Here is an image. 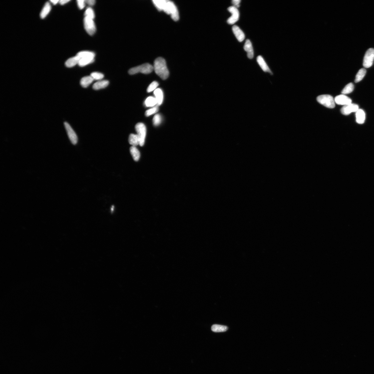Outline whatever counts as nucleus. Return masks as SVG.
I'll list each match as a JSON object with an SVG mask.
<instances>
[{
  "label": "nucleus",
  "mask_w": 374,
  "mask_h": 374,
  "mask_svg": "<svg viewBox=\"0 0 374 374\" xmlns=\"http://www.w3.org/2000/svg\"><path fill=\"white\" fill-rule=\"evenodd\" d=\"M161 117L160 114L155 115L153 119V124L154 125L156 126L160 125L161 122Z\"/></svg>",
  "instance_id": "nucleus-33"
},
{
  "label": "nucleus",
  "mask_w": 374,
  "mask_h": 374,
  "mask_svg": "<svg viewBox=\"0 0 374 374\" xmlns=\"http://www.w3.org/2000/svg\"><path fill=\"white\" fill-rule=\"evenodd\" d=\"M244 48L247 52V57L249 58L253 59L254 55V51H253L252 44L251 41L249 40H246Z\"/></svg>",
  "instance_id": "nucleus-13"
},
{
  "label": "nucleus",
  "mask_w": 374,
  "mask_h": 374,
  "mask_svg": "<svg viewBox=\"0 0 374 374\" xmlns=\"http://www.w3.org/2000/svg\"><path fill=\"white\" fill-rule=\"evenodd\" d=\"M96 1L95 0H86V3L88 5L92 6L95 4Z\"/></svg>",
  "instance_id": "nucleus-37"
},
{
  "label": "nucleus",
  "mask_w": 374,
  "mask_h": 374,
  "mask_svg": "<svg viewBox=\"0 0 374 374\" xmlns=\"http://www.w3.org/2000/svg\"><path fill=\"white\" fill-rule=\"evenodd\" d=\"M70 1H69V0H61V1H59V3L61 5H64L67 4L68 2Z\"/></svg>",
  "instance_id": "nucleus-38"
},
{
  "label": "nucleus",
  "mask_w": 374,
  "mask_h": 374,
  "mask_svg": "<svg viewBox=\"0 0 374 374\" xmlns=\"http://www.w3.org/2000/svg\"><path fill=\"white\" fill-rule=\"evenodd\" d=\"M163 11L167 14L170 15L172 19L175 21L179 19V13L176 5L173 2L166 0Z\"/></svg>",
  "instance_id": "nucleus-2"
},
{
  "label": "nucleus",
  "mask_w": 374,
  "mask_h": 374,
  "mask_svg": "<svg viewBox=\"0 0 374 374\" xmlns=\"http://www.w3.org/2000/svg\"><path fill=\"white\" fill-rule=\"evenodd\" d=\"M354 89V85L352 83H350L346 85L341 92L343 95L349 94L352 93Z\"/></svg>",
  "instance_id": "nucleus-29"
},
{
  "label": "nucleus",
  "mask_w": 374,
  "mask_h": 374,
  "mask_svg": "<svg viewBox=\"0 0 374 374\" xmlns=\"http://www.w3.org/2000/svg\"><path fill=\"white\" fill-rule=\"evenodd\" d=\"M232 30L238 40L240 42H242L245 38V35L243 31L238 26L235 25L232 26Z\"/></svg>",
  "instance_id": "nucleus-12"
},
{
  "label": "nucleus",
  "mask_w": 374,
  "mask_h": 374,
  "mask_svg": "<svg viewBox=\"0 0 374 374\" xmlns=\"http://www.w3.org/2000/svg\"><path fill=\"white\" fill-rule=\"evenodd\" d=\"M359 109V107L358 105L351 103L344 106L341 108V112L343 114L347 116L352 112H356Z\"/></svg>",
  "instance_id": "nucleus-10"
},
{
  "label": "nucleus",
  "mask_w": 374,
  "mask_h": 374,
  "mask_svg": "<svg viewBox=\"0 0 374 374\" xmlns=\"http://www.w3.org/2000/svg\"><path fill=\"white\" fill-rule=\"evenodd\" d=\"M154 95L157 100V106L162 103L163 100V94L162 90L160 88H157L154 90Z\"/></svg>",
  "instance_id": "nucleus-18"
},
{
  "label": "nucleus",
  "mask_w": 374,
  "mask_h": 374,
  "mask_svg": "<svg viewBox=\"0 0 374 374\" xmlns=\"http://www.w3.org/2000/svg\"><path fill=\"white\" fill-rule=\"evenodd\" d=\"M366 73V70L364 68H361L359 70L356 76L355 82L356 83L361 81L363 79Z\"/></svg>",
  "instance_id": "nucleus-26"
},
{
  "label": "nucleus",
  "mask_w": 374,
  "mask_h": 374,
  "mask_svg": "<svg viewBox=\"0 0 374 374\" xmlns=\"http://www.w3.org/2000/svg\"><path fill=\"white\" fill-rule=\"evenodd\" d=\"M356 121L359 124H363L366 119V114L363 110L359 109L356 112Z\"/></svg>",
  "instance_id": "nucleus-16"
},
{
  "label": "nucleus",
  "mask_w": 374,
  "mask_h": 374,
  "mask_svg": "<svg viewBox=\"0 0 374 374\" xmlns=\"http://www.w3.org/2000/svg\"><path fill=\"white\" fill-rule=\"evenodd\" d=\"M129 142L132 146L136 147L140 145L139 138L137 134H131L129 135Z\"/></svg>",
  "instance_id": "nucleus-19"
},
{
  "label": "nucleus",
  "mask_w": 374,
  "mask_h": 374,
  "mask_svg": "<svg viewBox=\"0 0 374 374\" xmlns=\"http://www.w3.org/2000/svg\"><path fill=\"white\" fill-rule=\"evenodd\" d=\"M94 61V58H84L80 59L78 65L80 67H84L92 63Z\"/></svg>",
  "instance_id": "nucleus-27"
},
{
  "label": "nucleus",
  "mask_w": 374,
  "mask_h": 374,
  "mask_svg": "<svg viewBox=\"0 0 374 374\" xmlns=\"http://www.w3.org/2000/svg\"><path fill=\"white\" fill-rule=\"evenodd\" d=\"M77 55L80 59L84 58H94L95 54L90 51H82L77 53Z\"/></svg>",
  "instance_id": "nucleus-21"
},
{
  "label": "nucleus",
  "mask_w": 374,
  "mask_h": 374,
  "mask_svg": "<svg viewBox=\"0 0 374 374\" xmlns=\"http://www.w3.org/2000/svg\"><path fill=\"white\" fill-rule=\"evenodd\" d=\"M158 110L159 108L158 106H156V107L146 111L145 112V115L146 117H149L151 116L153 114L156 113L158 111Z\"/></svg>",
  "instance_id": "nucleus-32"
},
{
  "label": "nucleus",
  "mask_w": 374,
  "mask_h": 374,
  "mask_svg": "<svg viewBox=\"0 0 374 374\" xmlns=\"http://www.w3.org/2000/svg\"><path fill=\"white\" fill-rule=\"evenodd\" d=\"M228 328L227 326L219 325H214L212 326V331L214 332H223L227 330Z\"/></svg>",
  "instance_id": "nucleus-24"
},
{
  "label": "nucleus",
  "mask_w": 374,
  "mask_h": 374,
  "mask_svg": "<svg viewBox=\"0 0 374 374\" xmlns=\"http://www.w3.org/2000/svg\"><path fill=\"white\" fill-rule=\"evenodd\" d=\"M240 0H233L232 1V2L234 5V7L238 8L240 7Z\"/></svg>",
  "instance_id": "nucleus-36"
},
{
  "label": "nucleus",
  "mask_w": 374,
  "mask_h": 374,
  "mask_svg": "<svg viewBox=\"0 0 374 374\" xmlns=\"http://www.w3.org/2000/svg\"><path fill=\"white\" fill-rule=\"evenodd\" d=\"M90 76L94 80H100L104 77V75L103 73L99 72H93L91 73Z\"/></svg>",
  "instance_id": "nucleus-31"
},
{
  "label": "nucleus",
  "mask_w": 374,
  "mask_h": 374,
  "mask_svg": "<svg viewBox=\"0 0 374 374\" xmlns=\"http://www.w3.org/2000/svg\"><path fill=\"white\" fill-rule=\"evenodd\" d=\"M334 100L338 105L345 106L352 103L351 99L343 94L336 97Z\"/></svg>",
  "instance_id": "nucleus-11"
},
{
  "label": "nucleus",
  "mask_w": 374,
  "mask_h": 374,
  "mask_svg": "<svg viewBox=\"0 0 374 374\" xmlns=\"http://www.w3.org/2000/svg\"><path fill=\"white\" fill-rule=\"evenodd\" d=\"M257 61L259 65H260L261 68L264 72L269 73H271V74H272L271 71V70L269 67L267 66L266 63V61H265L264 59L261 56L259 55L257 57Z\"/></svg>",
  "instance_id": "nucleus-14"
},
{
  "label": "nucleus",
  "mask_w": 374,
  "mask_h": 374,
  "mask_svg": "<svg viewBox=\"0 0 374 374\" xmlns=\"http://www.w3.org/2000/svg\"><path fill=\"white\" fill-rule=\"evenodd\" d=\"M137 134L139 138L140 145L143 146L145 144L146 135V128L145 125L142 123L137 124L135 126Z\"/></svg>",
  "instance_id": "nucleus-5"
},
{
  "label": "nucleus",
  "mask_w": 374,
  "mask_h": 374,
  "mask_svg": "<svg viewBox=\"0 0 374 374\" xmlns=\"http://www.w3.org/2000/svg\"><path fill=\"white\" fill-rule=\"evenodd\" d=\"M130 152L132 158L135 161L139 160L140 157V152L136 147L132 146L130 147Z\"/></svg>",
  "instance_id": "nucleus-23"
},
{
  "label": "nucleus",
  "mask_w": 374,
  "mask_h": 374,
  "mask_svg": "<svg viewBox=\"0 0 374 374\" xmlns=\"http://www.w3.org/2000/svg\"><path fill=\"white\" fill-rule=\"evenodd\" d=\"M158 85L159 84L156 81H153L149 85L148 88H147V92L149 93L152 92L153 90H155L156 89V88L158 87Z\"/></svg>",
  "instance_id": "nucleus-34"
},
{
  "label": "nucleus",
  "mask_w": 374,
  "mask_h": 374,
  "mask_svg": "<svg viewBox=\"0 0 374 374\" xmlns=\"http://www.w3.org/2000/svg\"><path fill=\"white\" fill-rule=\"evenodd\" d=\"M80 58L77 55L75 56L70 58L66 62L65 64L66 67L72 68L75 66L76 64H78Z\"/></svg>",
  "instance_id": "nucleus-17"
},
{
  "label": "nucleus",
  "mask_w": 374,
  "mask_h": 374,
  "mask_svg": "<svg viewBox=\"0 0 374 374\" xmlns=\"http://www.w3.org/2000/svg\"><path fill=\"white\" fill-rule=\"evenodd\" d=\"M64 125L71 142L73 145H76L78 141L77 135L68 123L64 122Z\"/></svg>",
  "instance_id": "nucleus-9"
},
{
  "label": "nucleus",
  "mask_w": 374,
  "mask_h": 374,
  "mask_svg": "<svg viewBox=\"0 0 374 374\" xmlns=\"http://www.w3.org/2000/svg\"><path fill=\"white\" fill-rule=\"evenodd\" d=\"M153 70L154 68L151 64L146 63L132 68L129 70L128 73L129 74L131 75L140 73L143 74H149L152 73Z\"/></svg>",
  "instance_id": "nucleus-3"
},
{
  "label": "nucleus",
  "mask_w": 374,
  "mask_h": 374,
  "mask_svg": "<svg viewBox=\"0 0 374 374\" xmlns=\"http://www.w3.org/2000/svg\"><path fill=\"white\" fill-rule=\"evenodd\" d=\"M374 60V49L370 48L367 50L363 59V66L365 68L372 67Z\"/></svg>",
  "instance_id": "nucleus-7"
},
{
  "label": "nucleus",
  "mask_w": 374,
  "mask_h": 374,
  "mask_svg": "<svg viewBox=\"0 0 374 374\" xmlns=\"http://www.w3.org/2000/svg\"><path fill=\"white\" fill-rule=\"evenodd\" d=\"M166 0H153L152 2L155 7L159 11H163L164 6Z\"/></svg>",
  "instance_id": "nucleus-28"
},
{
  "label": "nucleus",
  "mask_w": 374,
  "mask_h": 374,
  "mask_svg": "<svg viewBox=\"0 0 374 374\" xmlns=\"http://www.w3.org/2000/svg\"><path fill=\"white\" fill-rule=\"evenodd\" d=\"M51 2L54 5H56L57 4L59 3V1H51Z\"/></svg>",
  "instance_id": "nucleus-39"
},
{
  "label": "nucleus",
  "mask_w": 374,
  "mask_h": 374,
  "mask_svg": "<svg viewBox=\"0 0 374 374\" xmlns=\"http://www.w3.org/2000/svg\"><path fill=\"white\" fill-rule=\"evenodd\" d=\"M94 20L85 17L84 20V28L88 34L92 35L95 33L96 28Z\"/></svg>",
  "instance_id": "nucleus-6"
},
{
  "label": "nucleus",
  "mask_w": 374,
  "mask_h": 374,
  "mask_svg": "<svg viewBox=\"0 0 374 374\" xmlns=\"http://www.w3.org/2000/svg\"><path fill=\"white\" fill-rule=\"evenodd\" d=\"M228 10L231 14V16L228 19L227 22L229 24H234L238 21L240 17V13L237 8L234 6L229 7Z\"/></svg>",
  "instance_id": "nucleus-8"
},
{
  "label": "nucleus",
  "mask_w": 374,
  "mask_h": 374,
  "mask_svg": "<svg viewBox=\"0 0 374 374\" xmlns=\"http://www.w3.org/2000/svg\"><path fill=\"white\" fill-rule=\"evenodd\" d=\"M94 80L90 76H85L81 79L80 84L82 87L87 88L92 83Z\"/></svg>",
  "instance_id": "nucleus-22"
},
{
  "label": "nucleus",
  "mask_w": 374,
  "mask_h": 374,
  "mask_svg": "<svg viewBox=\"0 0 374 374\" xmlns=\"http://www.w3.org/2000/svg\"><path fill=\"white\" fill-rule=\"evenodd\" d=\"M51 10V4L49 2H46L44 5L42 11L40 14V17L41 19H44L48 15Z\"/></svg>",
  "instance_id": "nucleus-15"
},
{
  "label": "nucleus",
  "mask_w": 374,
  "mask_h": 374,
  "mask_svg": "<svg viewBox=\"0 0 374 374\" xmlns=\"http://www.w3.org/2000/svg\"><path fill=\"white\" fill-rule=\"evenodd\" d=\"M77 2L78 7L80 10H82L84 8L85 3H86V1H85V0H78Z\"/></svg>",
  "instance_id": "nucleus-35"
},
{
  "label": "nucleus",
  "mask_w": 374,
  "mask_h": 374,
  "mask_svg": "<svg viewBox=\"0 0 374 374\" xmlns=\"http://www.w3.org/2000/svg\"><path fill=\"white\" fill-rule=\"evenodd\" d=\"M145 105L147 107H154L157 105V100L154 97H149L145 100Z\"/></svg>",
  "instance_id": "nucleus-25"
},
{
  "label": "nucleus",
  "mask_w": 374,
  "mask_h": 374,
  "mask_svg": "<svg viewBox=\"0 0 374 374\" xmlns=\"http://www.w3.org/2000/svg\"><path fill=\"white\" fill-rule=\"evenodd\" d=\"M85 17L94 20L95 17V14L93 9L90 7H88L85 11Z\"/></svg>",
  "instance_id": "nucleus-30"
},
{
  "label": "nucleus",
  "mask_w": 374,
  "mask_h": 374,
  "mask_svg": "<svg viewBox=\"0 0 374 374\" xmlns=\"http://www.w3.org/2000/svg\"><path fill=\"white\" fill-rule=\"evenodd\" d=\"M109 83L108 81L107 80L99 81L93 85V88L94 90H96L102 89L107 87Z\"/></svg>",
  "instance_id": "nucleus-20"
},
{
  "label": "nucleus",
  "mask_w": 374,
  "mask_h": 374,
  "mask_svg": "<svg viewBox=\"0 0 374 374\" xmlns=\"http://www.w3.org/2000/svg\"><path fill=\"white\" fill-rule=\"evenodd\" d=\"M317 101L319 103L328 108H334L335 107V101L333 97L329 95L319 96L317 98Z\"/></svg>",
  "instance_id": "nucleus-4"
},
{
  "label": "nucleus",
  "mask_w": 374,
  "mask_h": 374,
  "mask_svg": "<svg viewBox=\"0 0 374 374\" xmlns=\"http://www.w3.org/2000/svg\"><path fill=\"white\" fill-rule=\"evenodd\" d=\"M155 73L163 80L168 78L169 72L167 68L166 61L162 57H158L155 60L153 66Z\"/></svg>",
  "instance_id": "nucleus-1"
}]
</instances>
